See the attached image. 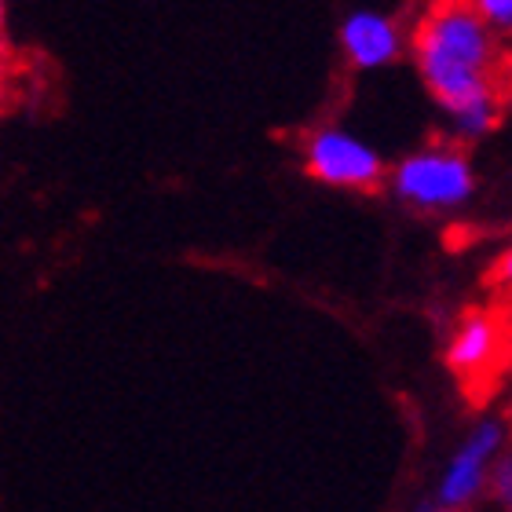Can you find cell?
<instances>
[{"label": "cell", "mask_w": 512, "mask_h": 512, "mask_svg": "<svg viewBox=\"0 0 512 512\" xmlns=\"http://www.w3.org/2000/svg\"><path fill=\"white\" fill-rule=\"evenodd\" d=\"M414 63L461 139H480L498 125V41L472 4L443 0L417 22Z\"/></svg>", "instance_id": "1"}, {"label": "cell", "mask_w": 512, "mask_h": 512, "mask_svg": "<svg viewBox=\"0 0 512 512\" xmlns=\"http://www.w3.org/2000/svg\"><path fill=\"white\" fill-rule=\"evenodd\" d=\"M392 194L421 213H447L458 209L476 191L472 161L454 147H421L406 154L388 176Z\"/></svg>", "instance_id": "2"}, {"label": "cell", "mask_w": 512, "mask_h": 512, "mask_svg": "<svg viewBox=\"0 0 512 512\" xmlns=\"http://www.w3.org/2000/svg\"><path fill=\"white\" fill-rule=\"evenodd\" d=\"M505 443H509V421L505 417H483L480 425H472V432L461 439V447L450 454L447 469L439 476V509H469L487 491L491 465L505 450Z\"/></svg>", "instance_id": "3"}, {"label": "cell", "mask_w": 512, "mask_h": 512, "mask_svg": "<svg viewBox=\"0 0 512 512\" xmlns=\"http://www.w3.org/2000/svg\"><path fill=\"white\" fill-rule=\"evenodd\" d=\"M304 169L326 187L348 191H370L384 180L381 154L344 128H319L304 139Z\"/></svg>", "instance_id": "4"}, {"label": "cell", "mask_w": 512, "mask_h": 512, "mask_svg": "<svg viewBox=\"0 0 512 512\" xmlns=\"http://www.w3.org/2000/svg\"><path fill=\"white\" fill-rule=\"evenodd\" d=\"M337 37H341L348 63L359 66V70H381V66H392L403 55V33L381 11H348L341 19Z\"/></svg>", "instance_id": "5"}, {"label": "cell", "mask_w": 512, "mask_h": 512, "mask_svg": "<svg viewBox=\"0 0 512 512\" xmlns=\"http://www.w3.org/2000/svg\"><path fill=\"white\" fill-rule=\"evenodd\" d=\"M494 355H498V322L483 311L465 315L447 341V366L458 377H480L483 370H491Z\"/></svg>", "instance_id": "6"}, {"label": "cell", "mask_w": 512, "mask_h": 512, "mask_svg": "<svg viewBox=\"0 0 512 512\" xmlns=\"http://www.w3.org/2000/svg\"><path fill=\"white\" fill-rule=\"evenodd\" d=\"M487 487H491V498L502 509L512 512V454H498L491 465V476H487Z\"/></svg>", "instance_id": "7"}, {"label": "cell", "mask_w": 512, "mask_h": 512, "mask_svg": "<svg viewBox=\"0 0 512 512\" xmlns=\"http://www.w3.org/2000/svg\"><path fill=\"white\" fill-rule=\"evenodd\" d=\"M476 15L494 30V37H512V0H469Z\"/></svg>", "instance_id": "8"}, {"label": "cell", "mask_w": 512, "mask_h": 512, "mask_svg": "<svg viewBox=\"0 0 512 512\" xmlns=\"http://www.w3.org/2000/svg\"><path fill=\"white\" fill-rule=\"evenodd\" d=\"M491 278H494V282H498V286L512 289V249H505V253L498 256V264H494Z\"/></svg>", "instance_id": "9"}, {"label": "cell", "mask_w": 512, "mask_h": 512, "mask_svg": "<svg viewBox=\"0 0 512 512\" xmlns=\"http://www.w3.org/2000/svg\"><path fill=\"white\" fill-rule=\"evenodd\" d=\"M4 22H8V8H4V0H0V33H4Z\"/></svg>", "instance_id": "10"}]
</instances>
